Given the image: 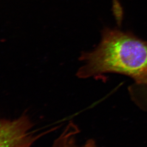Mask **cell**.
<instances>
[{
    "instance_id": "obj_1",
    "label": "cell",
    "mask_w": 147,
    "mask_h": 147,
    "mask_svg": "<svg viewBox=\"0 0 147 147\" xmlns=\"http://www.w3.org/2000/svg\"><path fill=\"white\" fill-rule=\"evenodd\" d=\"M80 59L84 62L77 73L81 79H101L106 74H119L147 89V41L131 33L105 28L98 46Z\"/></svg>"
},
{
    "instance_id": "obj_2",
    "label": "cell",
    "mask_w": 147,
    "mask_h": 147,
    "mask_svg": "<svg viewBox=\"0 0 147 147\" xmlns=\"http://www.w3.org/2000/svg\"><path fill=\"white\" fill-rule=\"evenodd\" d=\"M32 127L26 115L13 120H0V147H31L42 136L33 133Z\"/></svg>"
},
{
    "instance_id": "obj_3",
    "label": "cell",
    "mask_w": 147,
    "mask_h": 147,
    "mask_svg": "<svg viewBox=\"0 0 147 147\" xmlns=\"http://www.w3.org/2000/svg\"><path fill=\"white\" fill-rule=\"evenodd\" d=\"M73 133L71 130L65 128L63 132L54 141L52 147H67Z\"/></svg>"
},
{
    "instance_id": "obj_4",
    "label": "cell",
    "mask_w": 147,
    "mask_h": 147,
    "mask_svg": "<svg viewBox=\"0 0 147 147\" xmlns=\"http://www.w3.org/2000/svg\"><path fill=\"white\" fill-rule=\"evenodd\" d=\"M133 101L140 108L147 111V92H142L136 95Z\"/></svg>"
},
{
    "instance_id": "obj_5",
    "label": "cell",
    "mask_w": 147,
    "mask_h": 147,
    "mask_svg": "<svg viewBox=\"0 0 147 147\" xmlns=\"http://www.w3.org/2000/svg\"><path fill=\"white\" fill-rule=\"evenodd\" d=\"M76 135L72 137L69 141L67 147H99L96 144L94 140L90 139L88 140L83 145L79 146L76 144L75 141V137Z\"/></svg>"
}]
</instances>
